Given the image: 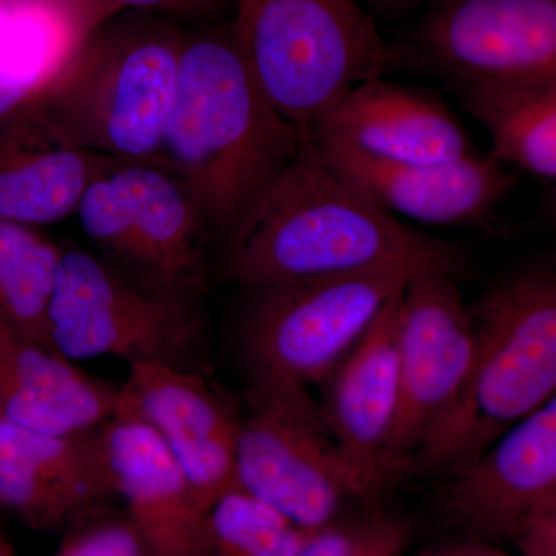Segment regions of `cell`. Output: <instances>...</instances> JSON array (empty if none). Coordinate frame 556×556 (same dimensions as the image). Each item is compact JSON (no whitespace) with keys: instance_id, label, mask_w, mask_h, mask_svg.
Listing matches in <instances>:
<instances>
[{"instance_id":"484cf974","label":"cell","mask_w":556,"mask_h":556,"mask_svg":"<svg viewBox=\"0 0 556 556\" xmlns=\"http://www.w3.org/2000/svg\"><path fill=\"white\" fill-rule=\"evenodd\" d=\"M51 556H148L126 511L104 507L70 526Z\"/></svg>"},{"instance_id":"d4e9b609","label":"cell","mask_w":556,"mask_h":556,"mask_svg":"<svg viewBox=\"0 0 556 556\" xmlns=\"http://www.w3.org/2000/svg\"><path fill=\"white\" fill-rule=\"evenodd\" d=\"M413 533V526L401 515L356 508L306 532L295 556H405Z\"/></svg>"},{"instance_id":"83f0119b","label":"cell","mask_w":556,"mask_h":556,"mask_svg":"<svg viewBox=\"0 0 556 556\" xmlns=\"http://www.w3.org/2000/svg\"><path fill=\"white\" fill-rule=\"evenodd\" d=\"M419 556H519L510 554V552L504 551V548L495 546V544L489 543V541L473 540L455 541V543L444 544V546H438L430 548V551L424 552Z\"/></svg>"},{"instance_id":"1f68e13d","label":"cell","mask_w":556,"mask_h":556,"mask_svg":"<svg viewBox=\"0 0 556 556\" xmlns=\"http://www.w3.org/2000/svg\"><path fill=\"white\" fill-rule=\"evenodd\" d=\"M0 510H3L2 506H0Z\"/></svg>"},{"instance_id":"4316f807","label":"cell","mask_w":556,"mask_h":556,"mask_svg":"<svg viewBox=\"0 0 556 556\" xmlns=\"http://www.w3.org/2000/svg\"><path fill=\"white\" fill-rule=\"evenodd\" d=\"M124 11L156 14L177 21H192L197 24H212L219 14L229 9V0H108Z\"/></svg>"},{"instance_id":"7a4b0ae2","label":"cell","mask_w":556,"mask_h":556,"mask_svg":"<svg viewBox=\"0 0 556 556\" xmlns=\"http://www.w3.org/2000/svg\"><path fill=\"white\" fill-rule=\"evenodd\" d=\"M305 142L260 90L229 27L185 33L161 161L188 186L212 240L226 243Z\"/></svg>"},{"instance_id":"8fae6325","label":"cell","mask_w":556,"mask_h":556,"mask_svg":"<svg viewBox=\"0 0 556 556\" xmlns=\"http://www.w3.org/2000/svg\"><path fill=\"white\" fill-rule=\"evenodd\" d=\"M399 405L383 473L415 466L428 438L455 407L473 358L470 311L452 274L409 278L399 306Z\"/></svg>"},{"instance_id":"277c9868","label":"cell","mask_w":556,"mask_h":556,"mask_svg":"<svg viewBox=\"0 0 556 556\" xmlns=\"http://www.w3.org/2000/svg\"><path fill=\"white\" fill-rule=\"evenodd\" d=\"M475 345L463 393L415 464L460 466L555 399L556 276L532 265L493 285L468 308Z\"/></svg>"},{"instance_id":"603a6c76","label":"cell","mask_w":556,"mask_h":556,"mask_svg":"<svg viewBox=\"0 0 556 556\" xmlns=\"http://www.w3.org/2000/svg\"><path fill=\"white\" fill-rule=\"evenodd\" d=\"M64 249L38 228L0 219V317L49 350V308Z\"/></svg>"},{"instance_id":"ffe728a7","label":"cell","mask_w":556,"mask_h":556,"mask_svg":"<svg viewBox=\"0 0 556 556\" xmlns=\"http://www.w3.org/2000/svg\"><path fill=\"white\" fill-rule=\"evenodd\" d=\"M115 161L67 144L21 109L0 123V219L39 228L72 217Z\"/></svg>"},{"instance_id":"f1b7e54d","label":"cell","mask_w":556,"mask_h":556,"mask_svg":"<svg viewBox=\"0 0 556 556\" xmlns=\"http://www.w3.org/2000/svg\"><path fill=\"white\" fill-rule=\"evenodd\" d=\"M21 2L22 0H0V22L5 20V17L9 16L11 11L16 9V7L20 5Z\"/></svg>"},{"instance_id":"5bb4252c","label":"cell","mask_w":556,"mask_h":556,"mask_svg":"<svg viewBox=\"0 0 556 556\" xmlns=\"http://www.w3.org/2000/svg\"><path fill=\"white\" fill-rule=\"evenodd\" d=\"M108 424V422H105ZM105 424L42 433L0 420V506L39 532L68 529L116 497Z\"/></svg>"},{"instance_id":"3957f363","label":"cell","mask_w":556,"mask_h":556,"mask_svg":"<svg viewBox=\"0 0 556 556\" xmlns=\"http://www.w3.org/2000/svg\"><path fill=\"white\" fill-rule=\"evenodd\" d=\"M121 14L91 33L25 108L70 146L163 164L186 31L169 17Z\"/></svg>"},{"instance_id":"4dcf8cb0","label":"cell","mask_w":556,"mask_h":556,"mask_svg":"<svg viewBox=\"0 0 556 556\" xmlns=\"http://www.w3.org/2000/svg\"><path fill=\"white\" fill-rule=\"evenodd\" d=\"M358 3V0H354ZM369 3H379V5H402V3L416 2V0H367Z\"/></svg>"},{"instance_id":"f546056e","label":"cell","mask_w":556,"mask_h":556,"mask_svg":"<svg viewBox=\"0 0 556 556\" xmlns=\"http://www.w3.org/2000/svg\"><path fill=\"white\" fill-rule=\"evenodd\" d=\"M0 556H17L13 546H11L9 541L3 540V538H0Z\"/></svg>"},{"instance_id":"5b68a950","label":"cell","mask_w":556,"mask_h":556,"mask_svg":"<svg viewBox=\"0 0 556 556\" xmlns=\"http://www.w3.org/2000/svg\"><path fill=\"white\" fill-rule=\"evenodd\" d=\"M229 28L274 109L305 134L348 91L407 68L354 0H229Z\"/></svg>"},{"instance_id":"d6986e66","label":"cell","mask_w":556,"mask_h":556,"mask_svg":"<svg viewBox=\"0 0 556 556\" xmlns=\"http://www.w3.org/2000/svg\"><path fill=\"white\" fill-rule=\"evenodd\" d=\"M118 388L94 378L0 317V420L42 433L104 426Z\"/></svg>"},{"instance_id":"9a60e30c","label":"cell","mask_w":556,"mask_h":556,"mask_svg":"<svg viewBox=\"0 0 556 556\" xmlns=\"http://www.w3.org/2000/svg\"><path fill=\"white\" fill-rule=\"evenodd\" d=\"M305 137L391 163H445L475 155L467 130L438 94L386 78L353 87L311 124Z\"/></svg>"},{"instance_id":"52a82bcc","label":"cell","mask_w":556,"mask_h":556,"mask_svg":"<svg viewBox=\"0 0 556 556\" xmlns=\"http://www.w3.org/2000/svg\"><path fill=\"white\" fill-rule=\"evenodd\" d=\"M237 486L303 532L375 496L342 456L309 388L252 379L240 401Z\"/></svg>"},{"instance_id":"7c38bea8","label":"cell","mask_w":556,"mask_h":556,"mask_svg":"<svg viewBox=\"0 0 556 556\" xmlns=\"http://www.w3.org/2000/svg\"><path fill=\"white\" fill-rule=\"evenodd\" d=\"M112 417L146 424L163 439L201 510L237 486L240 401L207 372L164 364L129 365Z\"/></svg>"},{"instance_id":"e0dca14e","label":"cell","mask_w":556,"mask_h":556,"mask_svg":"<svg viewBox=\"0 0 556 556\" xmlns=\"http://www.w3.org/2000/svg\"><path fill=\"white\" fill-rule=\"evenodd\" d=\"M407 285V283H405ZM397 291L376 318L367 334L332 372L320 405L329 434L372 496L388 479L383 455L399 405Z\"/></svg>"},{"instance_id":"9c48e42d","label":"cell","mask_w":556,"mask_h":556,"mask_svg":"<svg viewBox=\"0 0 556 556\" xmlns=\"http://www.w3.org/2000/svg\"><path fill=\"white\" fill-rule=\"evenodd\" d=\"M51 350L67 361L101 356L207 372L200 309L172 305L127 283L104 260L64 249L49 308Z\"/></svg>"},{"instance_id":"4fadbf2b","label":"cell","mask_w":556,"mask_h":556,"mask_svg":"<svg viewBox=\"0 0 556 556\" xmlns=\"http://www.w3.org/2000/svg\"><path fill=\"white\" fill-rule=\"evenodd\" d=\"M445 504L478 540L517 543L556 514V397L448 471Z\"/></svg>"},{"instance_id":"30bf717a","label":"cell","mask_w":556,"mask_h":556,"mask_svg":"<svg viewBox=\"0 0 556 556\" xmlns=\"http://www.w3.org/2000/svg\"><path fill=\"white\" fill-rule=\"evenodd\" d=\"M407 67L441 76L456 93L556 83V0H426Z\"/></svg>"},{"instance_id":"7402d4cb","label":"cell","mask_w":556,"mask_h":556,"mask_svg":"<svg viewBox=\"0 0 556 556\" xmlns=\"http://www.w3.org/2000/svg\"><path fill=\"white\" fill-rule=\"evenodd\" d=\"M457 97L489 131L497 159L555 181L556 83L482 87Z\"/></svg>"},{"instance_id":"8992f818","label":"cell","mask_w":556,"mask_h":556,"mask_svg":"<svg viewBox=\"0 0 556 556\" xmlns=\"http://www.w3.org/2000/svg\"><path fill=\"white\" fill-rule=\"evenodd\" d=\"M75 215L98 257L127 283L201 311L212 237L188 186L169 167L115 161L91 182Z\"/></svg>"},{"instance_id":"ac0fdd59","label":"cell","mask_w":556,"mask_h":556,"mask_svg":"<svg viewBox=\"0 0 556 556\" xmlns=\"http://www.w3.org/2000/svg\"><path fill=\"white\" fill-rule=\"evenodd\" d=\"M105 445L116 497L148 556H193L206 514L163 439L139 420L112 417Z\"/></svg>"},{"instance_id":"ba28073f","label":"cell","mask_w":556,"mask_h":556,"mask_svg":"<svg viewBox=\"0 0 556 556\" xmlns=\"http://www.w3.org/2000/svg\"><path fill=\"white\" fill-rule=\"evenodd\" d=\"M412 277L376 270L251 287L240 329L251 380L324 386Z\"/></svg>"},{"instance_id":"6da1fadb","label":"cell","mask_w":556,"mask_h":556,"mask_svg":"<svg viewBox=\"0 0 556 556\" xmlns=\"http://www.w3.org/2000/svg\"><path fill=\"white\" fill-rule=\"evenodd\" d=\"M464 263L459 248L402 223L306 141L223 244L222 276L251 288L376 270L453 276Z\"/></svg>"},{"instance_id":"2e32d148","label":"cell","mask_w":556,"mask_h":556,"mask_svg":"<svg viewBox=\"0 0 556 556\" xmlns=\"http://www.w3.org/2000/svg\"><path fill=\"white\" fill-rule=\"evenodd\" d=\"M308 144L328 166L390 214L426 225L484 222L518 181L493 152L445 163L413 164L372 159L338 144Z\"/></svg>"},{"instance_id":"44dd1931","label":"cell","mask_w":556,"mask_h":556,"mask_svg":"<svg viewBox=\"0 0 556 556\" xmlns=\"http://www.w3.org/2000/svg\"><path fill=\"white\" fill-rule=\"evenodd\" d=\"M121 11L108 0H22L0 22V123L30 104Z\"/></svg>"},{"instance_id":"cb8c5ba5","label":"cell","mask_w":556,"mask_h":556,"mask_svg":"<svg viewBox=\"0 0 556 556\" xmlns=\"http://www.w3.org/2000/svg\"><path fill=\"white\" fill-rule=\"evenodd\" d=\"M306 532L243 490L215 501L193 556H295Z\"/></svg>"}]
</instances>
